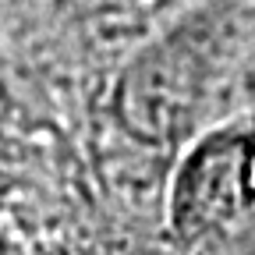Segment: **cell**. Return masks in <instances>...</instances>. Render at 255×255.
Returning <instances> with one entry per match:
<instances>
[{
    "label": "cell",
    "mask_w": 255,
    "mask_h": 255,
    "mask_svg": "<svg viewBox=\"0 0 255 255\" xmlns=\"http://www.w3.org/2000/svg\"><path fill=\"white\" fill-rule=\"evenodd\" d=\"M78 7H92V11H124V7H138L142 0H71Z\"/></svg>",
    "instance_id": "cell-2"
},
{
    "label": "cell",
    "mask_w": 255,
    "mask_h": 255,
    "mask_svg": "<svg viewBox=\"0 0 255 255\" xmlns=\"http://www.w3.org/2000/svg\"><path fill=\"white\" fill-rule=\"evenodd\" d=\"M241 43L238 14H191L152 36L124 60L114 82V114L135 142L163 149L199 138L231 96Z\"/></svg>",
    "instance_id": "cell-1"
}]
</instances>
